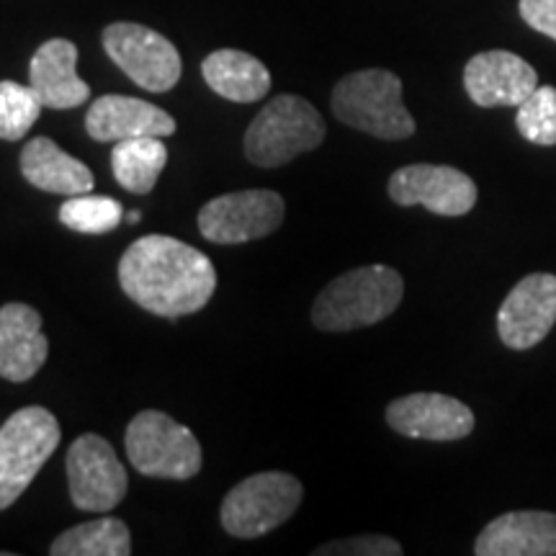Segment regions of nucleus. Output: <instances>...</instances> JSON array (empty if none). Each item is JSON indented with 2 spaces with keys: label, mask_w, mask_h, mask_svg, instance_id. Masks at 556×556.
Listing matches in <instances>:
<instances>
[{
  "label": "nucleus",
  "mask_w": 556,
  "mask_h": 556,
  "mask_svg": "<svg viewBox=\"0 0 556 556\" xmlns=\"http://www.w3.org/2000/svg\"><path fill=\"white\" fill-rule=\"evenodd\" d=\"M119 283L137 307L176 319L206 307L217 289V268L186 242L144 235L122 255Z\"/></svg>",
  "instance_id": "1"
},
{
  "label": "nucleus",
  "mask_w": 556,
  "mask_h": 556,
  "mask_svg": "<svg viewBox=\"0 0 556 556\" xmlns=\"http://www.w3.org/2000/svg\"><path fill=\"white\" fill-rule=\"evenodd\" d=\"M405 278L389 266H361L332 278L312 307V323L323 332H351L387 319L402 304Z\"/></svg>",
  "instance_id": "2"
},
{
  "label": "nucleus",
  "mask_w": 556,
  "mask_h": 556,
  "mask_svg": "<svg viewBox=\"0 0 556 556\" xmlns=\"http://www.w3.org/2000/svg\"><path fill=\"white\" fill-rule=\"evenodd\" d=\"M330 106L338 122L389 142L413 137L417 129L402 103V80L389 70L371 67L345 75L332 90Z\"/></svg>",
  "instance_id": "3"
},
{
  "label": "nucleus",
  "mask_w": 556,
  "mask_h": 556,
  "mask_svg": "<svg viewBox=\"0 0 556 556\" xmlns=\"http://www.w3.org/2000/svg\"><path fill=\"white\" fill-rule=\"evenodd\" d=\"M325 142V122L302 96L270 99L245 131V155L258 168H281Z\"/></svg>",
  "instance_id": "4"
},
{
  "label": "nucleus",
  "mask_w": 556,
  "mask_h": 556,
  "mask_svg": "<svg viewBox=\"0 0 556 556\" xmlns=\"http://www.w3.org/2000/svg\"><path fill=\"white\" fill-rule=\"evenodd\" d=\"M60 422L47 407L31 405L13 413L0 428V510L24 495L41 467L60 446Z\"/></svg>",
  "instance_id": "5"
},
{
  "label": "nucleus",
  "mask_w": 556,
  "mask_h": 556,
  "mask_svg": "<svg viewBox=\"0 0 556 556\" xmlns=\"http://www.w3.org/2000/svg\"><path fill=\"white\" fill-rule=\"evenodd\" d=\"M127 456L139 475L186 482L201 471L199 438L160 409H142L127 426Z\"/></svg>",
  "instance_id": "6"
},
{
  "label": "nucleus",
  "mask_w": 556,
  "mask_h": 556,
  "mask_svg": "<svg viewBox=\"0 0 556 556\" xmlns=\"http://www.w3.org/2000/svg\"><path fill=\"white\" fill-rule=\"evenodd\" d=\"M304 486L287 471H261L242 479L222 503V526L235 539H258L276 531L302 505Z\"/></svg>",
  "instance_id": "7"
},
{
  "label": "nucleus",
  "mask_w": 556,
  "mask_h": 556,
  "mask_svg": "<svg viewBox=\"0 0 556 556\" xmlns=\"http://www.w3.org/2000/svg\"><path fill=\"white\" fill-rule=\"evenodd\" d=\"M101 41L111 62L150 93H168L184 75V62L176 45L148 26L116 21L103 29Z\"/></svg>",
  "instance_id": "8"
},
{
  "label": "nucleus",
  "mask_w": 556,
  "mask_h": 556,
  "mask_svg": "<svg viewBox=\"0 0 556 556\" xmlns=\"http://www.w3.org/2000/svg\"><path fill=\"white\" fill-rule=\"evenodd\" d=\"M281 193L268 189H248L225 193L201 206L197 225L204 240L217 245H240L274 235L283 225Z\"/></svg>",
  "instance_id": "9"
},
{
  "label": "nucleus",
  "mask_w": 556,
  "mask_h": 556,
  "mask_svg": "<svg viewBox=\"0 0 556 556\" xmlns=\"http://www.w3.org/2000/svg\"><path fill=\"white\" fill-rule=\"evenodd\" d=\"M70 500L78 510L109 513L127 497L129 477L106 438L86 433L67 451Z\"/></svg>",
  "instance_id": "10"
},
{
  "label": "nucleus",
  "mask_w": 556,
  "mask_h": 556,
  "mask_svg": "<svg viewBox=\"0 0 556 556\" xmlns=\"http://www.w3.org/2000/svg\"><path fill=\"white\" fill-rule=\"evenodd\" d=\"M389 199L400 206H426L438 217H464L477 206V184L451 165L415 163L394 170L389 178Z\"/></svg>",
  "instance_id": "11"
},
{
  "label": "nucleus",
  "mask_w": 556,
  "mask_h": 556,
  "mask_svg": "<svg viewBox=\"0 0 556 556\" xmlns=\"http://www.w3.org/2000/svg\"><path fill=\"white\" fill-rule=\"evenodd\" d=\"M556 323V276L528 274L520 278L497 312L500 340L513 351H528L546 340Z\"/></svg>",
  "instance_id": "12"
},
{
  "label": "nucleus",
  "mask_w": 556,
  "mask_h": 556,
  "mask_svg": "<svg viewBox=\"0 0 556 556\" xmlns=\"http://www.w3.org/2000/svg\"><path fill=\"white\" fill-rule=\"evenodd\" d=\"M389 428L417 441H462L475 430V413L462 400L438 392H417L387 407Z\"/></svg>",
  "instance_id": "13"
},
{
  "label": "nucleus",
  "mask_w": 556,
  "mask_h": 556,
  "mask_svg": "<svg viewBox=\"0 0 556 556\" xmlns=\"http://www.w3.org/2000/svg\"><path fill=\"white\" fill-rule=\"evenodd\" d=\"M464 88L482 109H518L539 88V73L516 52H479L464 67Z\"/></svg>",
  "instance_id": "14"
},
{
  "label": "nucleus",
  "mask_w": 556,
  "mask_h": 556,
  "mask_svg": "<svg viewBox=\"0 0 556 556\" xmlns=\"http://www.w3.org/2000/svg\"><path fill=\"white\" fill-rule=\"evenodd\" d=\"M86 131L96 142H122L137 137L176 135V119L155 103L131 96H101L90 103Z\"/></svg>",
  "instance_id": "15"
},
{
  "label": "nucleus",
  "mask_w": 556,
  "mask_h": 556,
  "mask_svg": "<svg viewBox=\"0 0 556 556\" xmlns=\"http://www.w3.org/2000/svg\"><path fill=\"white\" fill-rule=\"evenodd\" d=\"M50 356V340L41 332V315L29 304L0 307V379L24 384Z\"/></svg>",
  "instance_id": "16"
},
{
  "label": "nucleus",
  "mask_w": 556,
  "mask_h": 556,
  "mask_svg": "<svg viewBox=\"0 0 556 556\" xmlns=\"http://www.w3.org/2000/svg\"><path fill=\"white\" fill-rule=\"evenodd\" d=\"M477 556H556V513L516 510L486 523Z\"/></svg>",
  "instance_id": "17"
},
{
  "label": "nucleus",
  "mask_w": 556,
  "mask_h": 556,
  "mask_svg": "<svg viewBox=\"0 0 556 556\" xmlns=\"http://www.w3.org/2000/svg\"><path fill=\"white\" fill-rule=\"evenodd\" d=\"M29 86L45 109H78L90 99V86L78 75V47L70 39H50L34 52Z\"/></svg>",
  "instance_id": "18"
},
{
  "label": "nucleus",
  "mask_w": 556,
  "mask_h": 556,
  "mask_svg": "<svg viewBox=\"0 0 556 556\" xmlns=\"http://www.w3.org/2000/svg\"><path fill=\"white\" fill-rule=\"evenodd\" d=\"M21 173L34 189L60 197L93 191V173L78 157L67 155L50 137H34L21 152Z\"/></svg>",
  "instance_id": "19"
},
{
  "label": "nucleus",
  "mask_w": 556,
  "mask_h": 556,
  "mask_svg": "<svg viewBox=\"0 0 556 556\" xmlns=\"http://www.w3.org/2000/svg\"><path fill=\"white\" fill-rule=\"evenodd\" d=\"M206 86L222 99L255 103L270 90V73L258 58L240 50H217L201 62Z\"/></svg>",
  "instance_id": "20"
},
{
  "label": "nucleus",
  "mask_w": 556,
  "mask_h": 556,
  "mask_svg": "<svg viewBox=\"0 0 556 556\" xmlns=\"http://www.w3.org/2000/svg\"><path fill=\"white\" fill-rule=\"evenodd\" d=\"M168 165V148L163 137H137L114 142L111 170L122 189L131 193H150L155 189L160 173Z\"/></svg>",
  "instance_id": "21"
},
{
  "label": "nucleus",
  "mask_w": 556,
  "mask_h": 556,
  "mask_svg": "<svg viewBox=\"0 0 556 556\" xmlns=\"http://www.w3.org/2000/svg\"><path fill=\"white\" fill-rule=\"evenodd\" d=\"M52 556H129L131 533L119 518H96L90 523H80L50 546Z\"/></svg>",
  "instance_id": "22"
},
{
  "label": "nucleus",
  "mask_w": 556,
  "mask_h": 556,
  "mask_svg": "<svg viewBox=\"0 0 556 556\" xmlns=\"http://www.w3.org/2000/svg\"><path fill=\"white\" fill-rule=\"evenodd\" d=\"M124 208L111 197L78 193L60 206V222L78 235H106L119 227Z\"/></svg>",
  "instance_id": "23"
},
{
  "label": "nucleus",
  "mask_w": 556,
  "mask_h": 556,
  "mask_svg": "<svg viewBox=\"0 0 556 556\" xmlns=\"http://www.w3.org/2000/svg\"><path fill=\"white\" fill-rule=\"evenodd\" d=\"M45 103L31 86L16 80H0V139L18 142L39 122Z\"/></svg>",
  "instance_id": "24"
},
{
  "label": "nucleus",
  "mask_w": 556,
  "mask_h": 556,
  "mask_svg": "<svg viewBox=\"0 0 556 556\" xmlns=\"http://www.w3.org/2000/svg\"><path fill=\"white\" fill-rule=\"evenodd\" d=\"M516 127L526 142L539 148H554L556 144V88L539 86L518 106Z\"/></svg>",
  "instance_id": "25"
},
{
  "label": "nucleus",
  "mask_w": 556,
  "mask_h": 556,
  "mask_svg": "<svg viewBox=\"0 0 556 556\" xmlns=\"http://www.w3.org/2000/svg\"><path fill=\"white\" fill-rule=\"evenodd\" d=\"M315 556H400V541L389 536H353L343 541H332L312 552Z\"/></svg>",
  "instance_id": "26"
},
{
  "label": "nucleus",
  "mask_w": 556,
  "mask_h": 556,
  "mask_svg": "<svg viewBox=\"0 0 556 556\" xmlns=\"http://www.w3.org/2000/svg\"><path fill=\"white\" fill-rule=\"evenodd\" d=\"M518 11L533 31L556 41V0H520Z\"/></svg>",
  "instance_id": "27"
},
{
  "label": "nucleus",
  "mask_w": 556,
  "mask_h": 556,
  "mask_svg": "<svg viewBox=\"0 0 556 556\" xmlns=\"http://www.w3.org/2000/svg\"><path fill=\"white\" fill-rule=\"evenodd\" d=\"M127 222H129V225H135V222H139V212H129L127 214Z\"/></svg>",
  "instance_id": "28"
}]
</instances>
